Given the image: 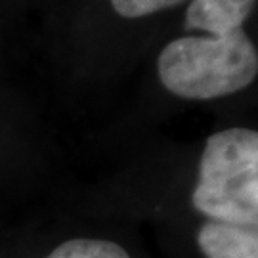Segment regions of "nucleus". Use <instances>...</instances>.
I'll return each instance as SVG.
<instances>
[{
	"mask_svg": "<svg viewBox=\"0 0 258 258\" xmlns=\"http://www.w3.org/2000/svg\"><path fill=\"white\" fill-rule=\"evenodd\" d=\"M157 71L163 86L178 98L216 100L239 92L256 79L258 52L245 29L185 35L161 50Z\"/></svg>",
	"mask_w": 258,
	"mask_h": 258,
	"instance_id": "1",
	"label": "nucleus"
},
{
	"mask_svg": "<svg viewBox=\"0 0 258 258\" xmlns=\"http://www.w3.org/2000/svg\"><path fill=\"white\" fill-rule=\"evenodd\" d=\"M195 211L211 220L258 224V134L228 128L207 140L199 180L191 194Z\"/></svg>",
	"mask_w": 258,
	"mask_h": 258,
	"instance_id": "2",
	"label": "nucleus"
},
{
	"mask_svg": "<svg viewBox=\"0 0 258 258\" xmlns=\"http://www.w3.org/2000/svg\"><path fill=\"white\" fill-rule=\"evenodd\" d=\"M197 245L207 258H258L256 226L209 220L197 233Z\"/></svg>",
	"mask_w": 258,
	"mask_h": 258,
	"instance_id": "3",
	"label": "nucleus"
},
{
	"mask_svg": "<svg viewBox=\"0 0 258 258\" xmlns=\"http://www.w3.org/2000/svg\"><path fill=\"white\" fill-rule=\"evenodd\" d=\"M256 0H191L185 12V27L203 33H231L243 29Z\"/></svg>",
	"mask_w": 258,
	"mask_h": 258,
	"instance_id": "4",
	"label": "nucleus"
},
{
	"mask_svg": "<svg viewBox=\"0 0 258 258\" xmlns=\"http://www.w3.org/2000/svg\"><path fill=\"white\" fill-rule=\"evenodd\" d=\"M46 258H130L128 252L113 241L71 239L57 245Z\"/></svg>",
	"mask_w": 258,
	"mask_h": 258,
	"instance_id": "5",
	"label": "nucleus"
},
{
	"mask_svg": "<svg viewBox=\"0 0 258 258\" xmlns=\"http://www.w3.org/2000/svg\"><path fill=\"white\" fill-rule=\"evenodd\" d=\"M182 2L184 0H111V6L120 18L138 19L172 8Z\"/></svg>",
	"mask_w": 258,
	"mask_h": 258,
	"instance_id": "6",
	"label": "nucleus"
}]
</instances>
